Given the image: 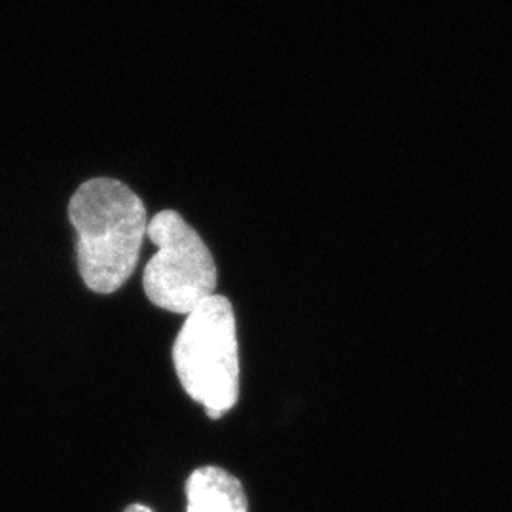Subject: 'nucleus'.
Returning <instances> with one entry per match:
<instances>
[{
	"label": "nucleus",
	"instance_id": "1",
	"mask_svg": "<svg viewBox=\"0 0 512 512\" xmlns=\"http://www.w3.org/2000/svg\"><path fill=\"white\" fill-rule=\"evenodd\" d=\"M76 230L78 272L97 294L116 293L135 272L147 236V207L129 188L109 177L82 184L69 202Z\"/></svg>",
	"mask_w": 512,
	"mask_h": 512
},
{
	"label": "nucleus",
	"instance_id": "2",
	"mask_svg": "<svg viewBox=\"0 0 512 512\" xmlns=\"http://www.w3.org/2000/svg\"><path fill=\"white\" fill-rule=\"evenodd\" d=\"M173 366L188 397L219 420L239 399L238 323L232 302L213 294L190 311L173 344Z\"/></svg>",
	"mask_w": 512,
	"mask_h": 512
},
{
	"label": "nucleus",
	"instance_id": "3",
	"mask_svg": "<svg viewBox=\"0 0 512 512\" xmlns=\"http://www.w3.org/2000/svg\"><path fill=\"white\" fill-rule=\"evenodd\" d=\"M147 236L158 247L143 274L145 294L154 306L188 315L215 294V258L177 211L165 209L148 220Z\"/></svg>",
	"mask_w": 512,
	"mask_h": 512
},
{
	"label": "nucleus",
	"instance_id": "4",
	"mask_svg": "<svg viewBox=\"0 0 512 512\" xmlns=\"http://www.w3.org/2000/svg\"><path fill=\"white\" fill-rule=\"evenodd\" d=\"M186 512H247V495L238 478L217 465H203L186 480Z\"/></svg>",
	"mask_w": 512,
	"mask_h": 512
},
{
	"label": "nucleus",
	"instance_id": "5",
	"mask_svg": "<svg viewBox=\"0 0 512 512\" xmlns=\"http://www.w3.org/2000/svg\"><path fill=\"white\" fill-rule=\"evenodd\" d=\"M124 512H152V509H148L145 505H129Z\"/></svg>",
	"mask_w": 512,
	"mask_h": 512
}]
</instances>
